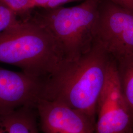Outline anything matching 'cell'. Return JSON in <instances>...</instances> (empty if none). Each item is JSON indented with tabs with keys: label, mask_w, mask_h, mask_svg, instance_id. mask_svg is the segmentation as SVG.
Listing matches in <instances>:
<instances>
[{
	"label": "cell",
	"mask_w": 133,
	"mask_h": 133,
	"mask_svg": "<svg viewBox=\"0 0 133 133\" xmlns=\"http://www.w3.org/2000/svg\"><path fill=\"white\" fill-rule=\"evenodd\" d=\"M23 107L0 115V121L5 133H39L35 109Z\"/></svg>",
	"instance_id": "cell-8"
},
{
	"label": "cell",
	"mask_w": 133,
	"mask_h": 133,
	"mask_svg": "<svg viewBox=\"0 0 133 133\" xmlns=\"http://www.w3.org/2000/svg\"><path fill=\"white\" fill-rule=\"evenodd\" d=\"M79 0H50L46 6L45 8L44 9H51L57 8L59 6H63V5L72 2L74 1H77Z\"/></svg>",
	"instance_id": "cell-12"
},
{
	"label": "cell",
	"mask_w": 133,
	"mask_h": 133,
	"mask_svg": "<svg viewBox=\"0 0 133 133\" xmlns=\"http://www.w3.org/2000/svg\"><path fill=\"white\" fill-rule=\"evenodd\" d=\"M50 0H30L31 10L45 8Z\"/></svg>",
	"instance_id": "cell-13"
},
{
	"label": "cell",
	"mask_w": 133,
	"mask_h": 133,
	"mask_svg": "<svg viewBox=\"0 0 133 133\" xmlns=\"http://www.w3.org/2000/svg\"><path fill=\"white\" fill-rule=\"evenodd\" d=\"M102 0H84L79 5L32 10L30 15L46 29L60 48L65 61L78 59L96 42Z\"/></svg>",
	"instance_id": "cell-3"
},
{
	"label": "cell",
	"mask_w": 133,
	"mask_h": 133,
	"mask_svg": "<svg viewBox=\"0 0 133 133\" xmlns=\"http://www.w3.org/2000/svg\"><path fill=\"white\" fill-rule=\"evenodd\" d=\"M111 58L96 41L88 52L75 60L64 61L44 79L41 98L78 110L96 124L97 101Z\"/></svg>",
	"instance_id": "cell-1"
},
{
	"label": "cell",
	"mask_w": 133,
	"mask_h": 133,
	"mask_svg": "<svg viewBox=\"0 0 133 133\" xmlns=\"http://www.w3.org/2000/svg\"><path fill=\"white\" fill-rule=\"evenodd\" d=\"M96 41L114 60L133 54V10L102 0Z\"/></svg>",
	"instance_id": "cell-5"
},
{
	"label": "cell",
	"mask_w": 133,
	"mask_h": 133,
	"mask_svg": "<svg viewBox=\"0 0 133 133\" xmlns=\"http://www.w3.org/2000/svg\"><path fill=\"white\" fill-rule=\"evenodd\" d=\"M133 119L111 58L97 104L96 133H132Z\"/></svg>",
	"instance_id": "cell-4"
},
{
	"label": "cell",
	"mask_w": 133,
	"mask_h": 133,
	"mask_svg": "<svg viewBox=\"0 0 133 133\" xmlns=\"http://www.w3.org/2000/svg\"><path fill=\"white\" fill-rule=\"evenodd\" d=\"M114 61L124 96L133 119V54Z\"/></svg>",
	"instance_id": "cell-9"
},
{
	"label": "cell",
	"mask_w": 133,
	"mask_h": 133,
	"mask_svg": "<svg viewBox=\"0 0 133 133\" xmlns=\"http://www.w3.org/2000/svg\"><path fill=\"white\" fill-rule=\"evenodd\" d=\"M0 2L10 8L20 18L29 15L32 10L30 0H0Z\"/></svg>",
	"instance_id": "cell-11"
},
{
	"label": "cell",
	"mask_w": 133,
	"mask_h": 133,
	"mask_svg": "<svg viewBox=\"0 0 133 133\" xmlns=\"http://www.w3.org/2000/svg\"><path fill=\"white\" fill-rule=\"evenodd\" d=\"M36 110L43 133H96L89 117L59 101L40 98Z\"/></svg>",
	"instance_id": "cell-7"
},
{
	"label": "cell",
	"mask_w": 133,
	"mask_h": 133,
	"mask_svg": "<svg viewBox=\"0 0 133 133\" xmlns=\"http://www.w3.org/2000/svg\"><path fill=\"white\" fill-rule=\"evenodd\" d=\"M64 61L52 36L30 14L0 33V63L17 66L28 76L44 79Z\"/></svg>",
	"instance_id": "cell-2"
},
{
	"label": "cell",
	"mask_w": 133,
	"mask_h": 133,
	"mask_svg": "<svg viewBox=\"0 0 133 133\" xmlns=\"http://www.w3.org/2000/svg\"><path fill=\"white\" fill-rule=\"evenodd\" d=\"M0 133H5L3 129V128L2 126V124L1 123V121H0Z\"/></svg>",
	"instance_id": "cell-15"
},
{
	"label": "cell",
	"mask_w": 133,
	"mask_h": 133,
	"mask_svg": "<svg viewBox=\"0 0 133 133\" xmlns=\"http://www.w3.org/2000/svg\"><path fill=\"white\" fill-rule=\"evenodd\" d=\"M20 18L10 8L0 2V33L17 24Z\"/></svg>",
	"instance_id": "cell-10"
},
{
	"label": "cell",
	"mask_w": 133,
	"mask_h": 133,
	"mask_svg": "<svg viewBox=\"0 0 133 133\" xmlns=\"http://www.w3.org/2000/svg\"><path fill=\"white\" fill-rule=\"evenodd\" d=\"M43 81L0 66V115L23 107L36 108Z\"/></svg>",
	"instance_id": "cell-6"
},
{
	"label": "cell",
	"mask_w": 133,
	"mask_h": 133,
	"mask_svg": "<svg viewBox=\"0 0 133 133\" xmlns=\"http://www.w3.org/2000/svg\"></svg>",
	"instance_id": "cell-16"
},
{
	"label": "cell",
	"mask_w": 133,
	"mask_h": 133,
	"mask_svg": "<svg viewBox=\"0 0 133 133\" xmlns=\"http://www.w3.org/2000/svg\"><path fill=\"white\" fill-rule=\"evenodd\" d=\"M116 5L133 10V0H109Z\"/></svg>",
	"instance_id": "cell-14"
}]
</instances>
